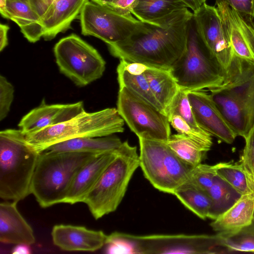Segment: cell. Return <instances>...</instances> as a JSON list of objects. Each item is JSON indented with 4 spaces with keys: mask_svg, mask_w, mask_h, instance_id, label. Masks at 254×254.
I'll return each instance as SVG.
<instances>
[{
    "mask_svg": "<svg viewBox=\"0 0 254 254\" xmlns=\"http://www.w3.org/2000/svg\"><path fill=\"white\" fill-rule=\"evenodd\" d=\"M192 16L186 7L153 21H141L126 40L109 50L120 60L171 69L185 50Z\"/></svg>",
    "mask_w": 254,
    "mask_h": 254,
    "instance_id": "1",
    "label": "cell"
},
{
    "mask_svg": "<svg viewBox=\"0 0 254 254\" xmlns=\"http://www.w3.org/2000/svg\"><path fill=\"white\" fill-rule=\"evenodd\" d=\"M40 153L20 129L0 132V197L18 202L31 194L33 174Z\"/></svg>",
    "mask_w": 254,
    "mask_h": 254,
    "instance_id": "2",
    "label": "cell"
},
{
    "mask_svg": "<svg viewBox=\"0 0 254 254\" xmlns=\"http://www.w3.org/2000/svg\"><path fill=\"white\" fill-rule=\"evenodd\" d=\"M96 154L46 150L41 152L31 185V194L39 205L47 208L64 203L76 174Z\"/></svg>",
    "mask_w": 254,
    "mask_h": 254,
    "instance_id": "3",
    "label": "cell"
},
{
    "mask_svg": "<svg viewBox=\"0 0 254 254\" xmlns=\"http://www.w3.org/2000/svg\"><path fill=\"white\" fill-rule=\"evenodd\" d=\"M138 167L139 159L136 146H131L127 141L123 142L116 158L83 202L95 219L117 209Z\"/></svg>",
    "mask_w": 254,
    "mask_h": 254,
    "instance_id": "4",
    "label": "cell"
},
{
    "mask_svg": "<svg viewBox=\"0 0 254 254\" xmlns=\"http://www.w3.org/2000/svg\"><path fill=\"white\" fill-rule=\"evenodd\" d=\"M125 121L115 108L94 112L85 111L56 126L26 134L27 142L41 153L49 146L66 140L101 137L124 131Z\"/></svg>",
    "mask_w": 254,
    "mask_h": 254,
    "instance_id": "5",
    "label": "cell"
},
{
    "mask_svg": "<svg viewBox=\"0 0 254 254\" xmlns=\"http://www.w3.org/2000/svg\"><path fill=\"white\" fill-rule=\"evenodd\" d=\"M170 70L180 89L187 92L210 90L224 83V76L199 36L193 16L185 50Z\"/></svg>",
    "mask_w": 254,
    "mask_h": 254,
    "instance_id": "6",
    "label": "cell"
},
{
    "mask_svg": "<svg viewBox=\"0 0 254 254\" xmlns=\"http://www.w3.org/2000/svg\"><path fill=\"white\" fill-rule=\"evenodd\" d=\"M193 18L199 36L224 76L223 85L241 81L254 71V65L235 56L216 7L205 3L193 12Z\"/></svg>",
    "mask_w": 254,
    "mask_h": 254,
    "instance_id": "7",
    "label": "cell"
},
{
    "mask_svg": "<svg viewBox=\"0 0 254 254\" xmlns=\"http://www.w3.org/2000/svg\"><path fill=\"white\" fill-rule=\"evenodd\" d=\"M139 167L156 189L174 194L188 181L192 167L181 159L167 141L138 137Z\"/></svg>",
    "mask_w": 254,
    "mask_h": 254,
    "instance_id": "8",
    "label": "cell"
},
{
    "mask_svg": "<svg viewBox=\"0 0 254 254\" xmlns=\"http://www.w3.org/2000/svg\"><path fill=\"white\" fill-rule=\"evenodd\" d=\"M54 53L60 71L76 86L89 84L105 71L106 62L97 50L74 34L57 43Z\"/></svg>",
    "mask_w": 254,
    "mask_h": 254,
    "instance_id": "9",
    "label": "cell"
},
{
    "mask_svg": "<svg viewBox=\"0 0 254 254\" xmlns=\"http://www.w3.org/2000/svg\"><path fill=\"white\" fill-rule=\"evenodd\" d=\"M209 90L237 136L245 138L254 124V71L240 81Z\"/></svg>",
    "mask_w": 254,
    "mask_h": 254,
    "instance_id": "10",
    "label": "cell"
},
{
    "mask_svg": "<svg viewBox=\"0 0 254 254\" xmlns=\"http://www.w3.org/2000/svg\"><path fill=\"white\" fill-rule=\"evenodd\" d=\"M117 109L138 137L167 141L170 123L163 112L126 88H119Z\"/></svg>",
    "mask_w": 254,
    "mask_h": 254,
    "instance_id": "11",
    "label": "cell"
},
{
    "mask_svg": "<svg viewBox=\"0 0 254 254\" xmlns=\"http://www.w3.org/2000/svg\"><path fill=\"white\" fill-rule=\"evenodd\" d=\"M79 18L82 34L101 39L108 48L126 40L141 22L131 15H121L89 0L84 5Z\"/></svg>",
    "mask_w": 254,
    "mask_h": 254,
    "instance_id": "12",
    "label": "cell"
},
{
    "mask_svg": "<svg viewBox=\"0 0 254 254\" xmlns=\"http://www.w3.org/2000/svg\"><path fill=\"white\" fill-rule=\"evenodd\" d=\"M216 5L235 56L254 65V18L242 16L223 0Z\"/></svg>",
    "mask_w": 254,
    "mask_h": 254,
    "instance_id": "13",
    "label": "cell"
},
{
    "mask_svg": "<svg viewBox=\"0 0 254 254\" xmlns=\"http://www.w3.org/2000/svg\"><path fill=\"white\" fill-rule=\"evenodd\" d=\"M188 97L199 127L219 140L228 144L232 143L237 135L209 93L203 90L192 91L188 93Z\"/></svg>",
    "mask_w": 254,
    "mask_h": 254,
    "instance_id": "14",
    "label": "cell"
},
{
    "mask_svg": "<svg viewBox=\"0 0 254 254\" xmlns=\"http://www.w3.org/2000/svg\"><path fill=\"white\" fill-rule=\"evenodd\" d=\"M85 111L82 101L70 104H47L45 100L22 117L18 126L25 134L65 122Z\"/></svg>",
    "mask_w": 254,
    "mask_h": 254,
    "instance_id": "15",
    "label": "cell"
},
{
    "mask_svg": "<svg viewBox=\"0 0 254 254\" xmlns=\"http://www.w3.org/2000/svg\"><path fill=\"white\" fill-rule=\"evenodd\" d=\"M54 244L66 251L93 252L106 244L107 235L101 230L84 226L58 224L52 230Z\"/></svg>",
    "mask_w": 254,
    "mask_h": 254,
    "instance_id": "16",
    "label": "cell"
},
{
    "mask_svg": "<svg viewBox=\"0 0 254 254\" xmlns=\"http://www.w3.org/2000/svg\"><path fill=\"white\" fill-rule=\"evenodd\" d=\"M117 150L96 154L87 161L76 174L64 203L73 204L83 202L116 158Z\"/></svg>",
    "mask_w": 254,
    "mask_h": 254,
    "instance_id": "17",
    "label": "cell"
},
{
    "mask_svg": "<svg viewBox=\"0 0 254 254\" xmlns=\"http://www.w3.org/2000/svg\"><path fill=\"white\" fill-rule=\"evenodd\" d=\"M18 202L0 204V242L4 244H25L35 242L33 230L17 209Z\"/></svg>",
    "mask_w": 254,
    "mask_h": 254,
    "instance_id": "18",
    "label": "cell"
},
{
    "mask_svg": "<svg viewBox=\"0 0 254 254\" xmlns=\"http://www.w3.org/2000/svg\"><path fill=\"white\" fill-rule=\"evenodd\" d=\"M88 0H55L41 22L43 38L45 40L54 39L58 34L64 32L81 11Z\"/></svg>",
    "mask_w": 254,
    "mask_h": 254,
    "instance_id": "19",
    "label": "cell"
},
{
    "mask_svg": "<svg viewBox=\"0 0 254 254\" xmlns=\"http://www.w3.org/2000/svg\"><path fill=\"white\" fill-rule=\"evenodd\" d=\"M254 219V191L241 195L238 200L210 224L221 235L236 232L250 224Z\"/></svg>",
    "mask_w": 254,
    "mask_h": 254,
    "instance_id": "20",
    "label": "cell"
},
{
    "mask_svg": "<svg viewBox=\"0 0 254 254\" xmlns=\"http://www.w3.org/2000/svg\"><path fill=\"white\" fill-rule=\"evenodd\" d=\"M6 8L9 19L19 26L29 42L35 43L43 37L41 20L32 10L29 0H7Z\"/></svg>",
    "mask_w": 254,
    "mask_h": 254,
    "instance_id": "21",
    "label": "cell"
},
{
    "mask_svg": "<svg viewBox=\"0 0 254 254\" xmlns=\"http://www.w3.org/2000/svg\"><path fill=\"white\" fill-rule=\"evenodd\" d=\"M123 142L117 136L79 137L53 144L45 151L53 152H79L101 154L118 149Z\"/></svg>",
    "mask_w": 254,
    "mask_h": 254,
    "instance_id": "22",
    "label": "cell"
},
{
    "mask_svg": "<svg viewBox=\"0 0 254 254\" xmlns=\"http://www.w3.org/2000/svg\"><path fill=\"white\" fill-rule=\"evenodd\" d=\"M144 74L154 96L164 109L166 114L180 90L176 80L170 69L147 66Z\"/></svg>",
    "mask_w": 254,
    "mask_h": 254,
    "instance_id": "23",
    "label": "cell"
},
{
    "mask_svg": "<svg viewBox=\"0 0 254 254\" xmlns=\"http://www.w3.org/2000/svg\"><path fill=\"white\" fill-rule=\"evenodd\" d=\"M186 7L181 0H136L131 13L141 22H151Z\"/></svg>",
    "mask_w": 254,
    "mask_h": 254,
    "instance_id": "24",
    "label": "cell"
},
{
    "mask_svg": "<svg viewBox=\"0 0 254 254\" xmlns=\"http://www.w3.org/2000/svg\"><path fill=\"white\" fill-rule=\"evenodd\" d=\"M167 143L181 159L192 167L201 163L211 148L208 145L178 133L171 135Z\"/></svg>",
    "mask_w": 254,
    "mask_h": 254,
    "instance_id": "25",
    "label": "cell"
},
{
    "mask_svg": "<svg viewBox=\"0 0 254 254\" xmlns=\"http://www.w3.org/2000/svg\"><path fill=\"white\" fill-rule=\"evenodd\" d=\"M173 195L200 218H208L211 200L207 191L187 181L176 190Z\"/></svg>",
    "mask_w": 254,
    "mask_h": 254,
    "instance_id": "26",
    "label": "cell"
},
{
    "mask_svg": "<svg viewBox=\"0 0 254 254\" xmlns=\"http://www.w3.org/2000/svg\"><path fill=\"white\" fill-rule=\"evenodd\" d=\"M211 200L208 218L214 220L232 206L241 194L218 175L207 190Z\"/></svg>",
    "mask_w": 254,
    "mask_h": 254,
    "instance_id": "27",
    "label": "cell"
},
{
    "mask_svg": "<svg viewBox=\"0 0 254 254\" xmlns=\"http://www.w3.org/2000/svg\"><path fill=\"white\" fill-rule=\"evenodd\" d=\"M119 88L125 87L163 112L165 111L154 96L144 73L133 74L119 63L117 68Z\"/></svg>",
    "mask_w": 254,
    "mask_h": 254,
    "instance_id": "28",
    "label": "cell"
},
{
    "mask_svg": "<svg viewBox=\"0 0 254 254\" xmlns=\"http://www.w3.org/2000/svg\"><path fill=\"white\" fill-rule=\"evenodd\" d=\"M217 175L241 195L249 192L247 178L240 163L221 162L215 164Z\"/></svg>",
    "mask_w": 254,
    "mask_h": 254,
    "instance_id": "29",
    "label": "cell"
},
{
    "mask_svg": "<svg viewBox=\"0 0 254 254\" xmlns=\"http://www.w3.org/2000/svg\"><path fill=\"white\" fill-rule=\"evenodd\" d=\"M219 234L223 239L224 246L230 253L236 251L254 252V219L250 224L236 232Z\"/></svg>",
    "mask_w": 254,
    "mask_h": 254,
    "instance_id": "30",
    "label": "cell"
},
{
    "mask_svg": "<svg viewBox=\"0 0 254 254\" xmlns=\"http://www.w3.org/2000/svg\"><path fill=\"white\" fill-rule=\"evenodd\" d=\"M188 93L180 89L167 110L166 114L168 118L173 115L179 116L192 127L205 131L199 127L195 120L188 97Z\"/></svg>",
    "mask_w": 254,
    "mask_h": 254,
    "instance_id": "31",
    "label": "cell"
},
{
    "mask_svg": "<svg viewBox=\"0 0 254 254\" xmlns=\"http://www.w3.org/2000/svg\"><path fill=\"white\" fill-rule=\"evenodd\" d=\"M244 139L245 145L240 163L247 178L249 191H254V124Z\"/></svg>",
    "mask_w": 254,
    "mask_h": 254,
    "instance_id": "32",
    "label": "cell"
},
{
    "mask_svg": "<svg viewBox=\"0 0 254 254\" xmlns=\"http://www.w3.org/2000/svg\"><path fill=\"white\" fill-rule=\"evenodd\" d=\"M170 125L178 132L211 147L212 135L208 132L196 129L188 124L183 119L177 115L168 117Z\"/></svg>",
    "mask_w": 254,
    "mask_h": 254,
    "instance_id": "33",
    "label": "cell"
},
{
    "mask_svg": "<svg viewBox=\"0 0 254 254\" xmlns=\"http://www.w3.org/2000/svg\"><path fill=\"white\" fill-rule=\"evenodd\" d=\"M216 176L215 165L200 163L192 168L188 181L202 190L207 191Z\"/></svg>",
    "mask_w": 254,
    "mask_h": 254,
    "instance_id": "34",
    "label": "cell"
},
{
    "mask_svg": "<svg viewBox=\"0 0 254 254\" xmlns=\"http://www.w3.org/2000/svg\"><path fill=\"white\" fill-rule=\"evenodd\" d=\"M13 86L3 75H0V121L8 115L14 98Z\"/></svg>",
    "mask_w": 254,
    "mask_h": 254,
    "instance_id": "35",
    "label": "cell"
},
{
    "mask_svg": "<svg viewBox=\"0 0 254 254\" xmlns=\"http://www.w3.org/2000/svg\"><path fill=\"white\" fill-rule=\"evenodd\" d=\"M242 16L254 18V0H221Z\"/></svg>",
    "mask_w": 254,
    "mask_h": 254,
    "instance_id": "36",
    "label": "cell"
},
{
    "mask_svg": "<svg viewBox=\"0 0 254 254\" xmlns=\"http://www.w3.org/2000/svg\"><path fill=\"white\" fill-rule=\"evenodd\" d=\"M136 0H114L103 4L117 13L123 15H131V10Z\"/></svg>",
    "mask_w": 254,
    "mask_h": 254,
    "instance_id": "37",
    "label": "cell"
},
{
    "mask_svg": "<svg viewBox=\"0 0 254 254\" xmlns=\"http://www.w3.org/2000/svg\"><path fill=\"white\" fill-rule=\"evenodd\" d=\"M32 10L42 19L45 17L52 4L46 0H29Z\"/></svg>",
    "mask_w": 254,
    "mask_h": 254,
    "instance_id": "38",
    "label": "cell"
},
{
    "mask_svg": "<svg viewBox=\"0 0 254 254\" xmlns=\"http://www.w3.org/2000/svg\"><path fill=\"white\" fill-rule=\"evenodd\" d=\"M9 27L5 24H0V51H2L8 45L7 32Z\"/></svg>",
    "mask_w": 254,
    "mask_h": 254,
    "instance_id": "39",
    "label": "cell"
},
{
    "mask_svg": "<svg viewBox=\"0 0 254 254\" xmlns=\"http://www.w3.org/2000/svg\"><path fill=\"white\" fill-rule=\"evenodd\" d=\"M30 246L25 244H17L12 249V253L13 254H30L31 253Z\"/></svg>",
    "mask_w": 254,
    "mask_h": 254,
    "instance_id": "40",
    "label": "cell"
},
{
    "mask_svg": "<svg viewBox=\"0 0 254 254\" xmlns=\"http://www.w3.org/2000/svg\"><path fill=\"white\" fill-rule=\"evenodd\" d=\"M183 1L188 7L190 8L194 12L198 9L206 0H181Z\"/></svg>",
    "mask_w": 254,
    "mask_h": 254,
    "instance_id": "41",
    "label": "cell"
},
{
    "mask_svg": "<svg viewBox=\"0 0 254 254\" xmlns=\"http://www.w3.org/2000/svg\"><path fill=\"white\" fill-rule=\"evenodd\" d=\"M7 0H0V12L1 16L9 19V16L6 8Z\"/></svg>",
    "mask_w": 254,
    "mask_h": 254,
    "instance_id": "42",
    "label": "cell"
},
{
    "mask_svg": "<svg viewBox=\"0 0 254 254\" xmlns=\"http://www.w3.org/2000/svg\"><path fill=\"white\" fill-rule=\"evenodd\" d=\"M92 1L98 3L99 4L103 5L110 3L114 0H91Z\"/></svg>",
    "mask_w": 254,
    "mask_h": 254,
    "instance_id": "43",
    "label": "cell"
},
{
    "mask_svg": "<svg viewBox=\"0 0 254 254\" xmlns=\"http://www.w3.org/2000/svg\"><path fill=\"white\" fill-rule=\"evenodd\" d=\"M47 1L49 2L51 4H52V3L55 0H46Z\"/></svg>",
    "mask_w": 254,
    "mask_h": 254,
    "instance_id": "44",
    "label": "cell"
}]
</instances>
